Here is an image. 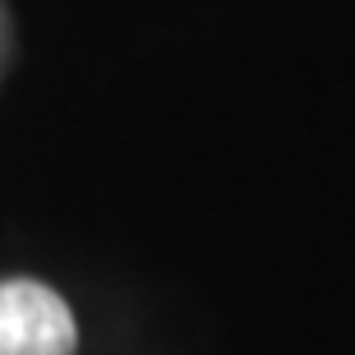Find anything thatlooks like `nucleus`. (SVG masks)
Instances as JSON below:
<instances>
[{"mask_svg":"<svg viewBox=\"0 0 355 355\" xmlns=\"http://www.w3.org/2000/svg\"><path fill=\"white\" fill-rule=\"evenodd\" d=\"M69 304L42 282H0V355H74Z\"/></svg>","mask_w":355,"mask_h":355,"instance_id":"obj_1","label":"nucleus"}]
</instances>
